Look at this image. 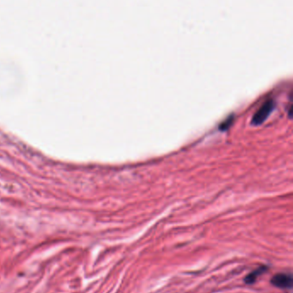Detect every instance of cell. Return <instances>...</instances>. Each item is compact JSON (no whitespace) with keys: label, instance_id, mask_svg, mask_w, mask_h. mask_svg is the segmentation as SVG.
<instances>
[{"label":"cell","instance_id":"6da1fadb","mask_svg":"<svg viewBox=\"0 0 293 293\" xmlns=\"http://www.w3.org/2000/svg\"><path fill=\"white\" fill-rule=\"evenodd\" d=\"M275 108V102L272 99H268L265 103L262 104L256 114L254 115L252 119L253 125H261L262 122H265L268 116H270L273 109Z\"/></svg>","mask_w":293,"mask_h":293},{"label":"cell","instance_id":"7a4b0ae2","mask_svg":"<svg viewBox=\"0 0 293 293\" xmlns=\"http://www.w3.org/2000/svg\"><path fill=\"white\" fill-rule=\"evenodd\" d=\"M271 284L281 289H291L293 287V276L287 274H277L271 279Z\"/></svg>","mask_w":293,"mask_h":293},{"label":"cell","instance_id":"3957f363","mask_svg":"<svg viewBox=\"0 0 293 293\" xmlns=\"http://www.w3.org/2000/svg\"><path fill=\"white\" fill-rule=\"evenodd\" d=\"M268 268L267 266H261L258 268H256V270L251 272L250 274L247 275L246 277L244 278V282L247 285H252L256 282L257 278L259 277L260 275H262V274H264L265 272H267Z\"/></svg>","mask_w":293,"mask_h":293},{"label":"cell","instance_id":"277c9868","mask_svg":"<svg viewBox=\"0 0 293 293\" xmlns=\"http://www.w3.org/2000/svg\"><path fill=\"white\" fill-rule=\"evenodd\" d=\"M233 121H234V116H229V118L226 119L225 122H222L221 125L219 127V129L222 130V131H225L227 128H230V126L232 124Z\"/></svg>","mask_w":293,"mask_h":293}]
</instances>
